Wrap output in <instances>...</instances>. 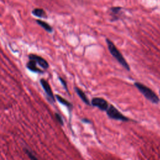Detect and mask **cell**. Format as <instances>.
<instances>
[{
	"mask_svg": "<svg viewBox=\"0 0 160 160\" xmlns=\"http://www.w3.org/2000/svg\"><path fill=\"white\" fill-rule=\"evenodd\" d=\"M36 22H37V24L38 25L41 26L48 32L51 33V32H52L53 31L52 27L49 24H48V22H46L45 21H43L42 20H40V19H37L36 20Z\"/></svg>",
	"mask_w": 160,
	"mask_h": 160,
	"instance_id": "11",
	"label": "cell"
},
{
	"mask_svg": "<svg viewBox=\"0 0 160 160\" xmlns=\"http://www.w3.org/2000/svg\"><path fill=\"white\" fill-rule=\"evenodd\" d=\"M26 66L29 71L33 72H37L40 74H43L44 72V71L39 68L36 62L32 59H29L28 62L26 63Z\"/></svg>",
	"mask_w": 160,
	"mask_h": 160,
	"instance_id": "7",
	"label": "cell"
},
{
	"mask_svg": "<svg viewBox=\"0 0 160 160\" xmlns=\"http://www.w3.org/2000/svg\"><path fill=\"white\" fill-rule=\"evenodd\" d=\"M39 82H40V84H41L42 89H44L49 102H51L52 103L54 102H55V97L53 94L51 86L49 84V82H48V81L46 80L45 79L42 78L40 79Z\"/></svg>",
	"mask_w": 160,
	"mask_h": 160,
	"instance_id": "4",
	"label": "cell"
},
{
	"mask_svg": "<svg viewBox=\"0 0 160 160\" xmlns=\"http://www.w3.org/2000/svg\"><path fill=\"white\" fill-rule=\"evenodd\" d=\"M56 99L59 102H60L61 104H62V105L64 106H66V107H68V108L71 109L72 108V104L70 102H69L68 100H66V99H64V98H62V96H61L60 95H58V94H56L55 96Z\"/></svg>",
	"mask_w": 160,
	"mask_h": 160,
	"instance_id": "12",
	"label": "cell"
},
{
	"mask_svg": "<svg viewBox=\"0 0 160 160\" xmlns=\"http://www.w3.org/2000/svg\"><path fill=\"white\" fill-rule=\"evenodd\" d=\"M134 85L141 92V94L151 102L154 104H157L159 102V99L158 96L149 87L139 82H135L134 83Z\"/></svg>",
	"mask_w": 160,
	"mask_h": 160,
	"instance_id": "2",
	"label": "cell"
},
{
	"mask_svg": "<svg viewBox=\"0 0 160 160\" xmlns=\"http://www.w3.org/2000/svg\"><path fill=\"white\" fill-rule=\"evenodd\" d=\"M32 14L36 17L40 18H46L48 17L46 12L43 9L41 8H34L32 11Z\"/></svg>",
	"mask_w": 160,
	"mask_h": 160,
	"instance_id": "10",
	"label": "cell"
},
{
	"mask_svg": "<svg viewBox=\"0 0 160 160\" xmlns=\"http://www.w3.org/2000/svg\"><path fill=\"white\" fill-rule=\"evenodd\" d=\"M159 94H160V90H159Z\"/></svg>",
	"mask_w": 160,
	"mask_h": 160,
	"instance_id": "16",
	"label": "cell"
},
{
	"mask_svg": "<svg viewBox=\"0 0 160 160\" xmlns=\"http://www.w3.org/2000/svg\"><path fill=\"white\" fill-rule=\"evenodd\" d=\"M91 104L102 111H106L109 107L108 102L102 98H94L91 100Z\"/></svg>",
	"mask_w": 160,
	"mask_h": 160,
	"instance_id": "6",
	"label": "cell"
},
{
	"mask_svg": "<svg viewBox=\"0 0 160 160\" xmlns=\"http://www.w3.org/2000/svg\"><path fill=\"white\" fill-rule=\"evenodd\" d=\"M74 89H75V91H76V92L77 93V94H78V95L79 96V97L81 98V99L84 103H86V104L89 105V104H90V102H89V100H88V98H87L86 94L84 93V92L82 89H81L80 88H79L78 87H75Z\"/></svg>",
	"mask_w": 160,
	"mask_h": 160,
	"instance_id": "9",
	"label": "cell"
},
{
	"mask_svg": "<svg viewBox=\"0 0 160 160\" xmlns=\"http://www.w3.org/2000/svg\"><path fill=\"white\" fill-rule=\"evenodd\" d=\"M59 80L60 81V82H61V84L62 85V86L64 87V89L67 91V92H68V86H67V82H66V81L62 78H61V77H59Z\"/></svg>",
	"mask_w": 160,
	"mask_h": 160,
	"instance_id": "14",
	"label": "cell"
},
{
	"mask_svg": "<svg viewBox=\"0 0 160 160\" xmlns=\"http://www.w3.org/2000/svg\"><path fill=\"white\" fill-rule=\"evenodd\" d=\"M28 58H29V59L34 60L36 62L37 65H39L40 68L44 71V69L45 70L47 69L49 66V63L44 58H43L42 57L38 56L36 54H29Z\"/></svg>",
	"mask_w": 160,
	"mask_h": 160,
	"instance_id": "5",
	"label": "cell"
},
{
	"mask_svg": "<svg viewBox=\"0 0 160 160\" xmlns=\"http://www.w3.org/2000/svg\"><path fill=\"white\" fill-rule=\"evenodd\" d=\"M0 15H1V14H0Z\"/></svg>",
	"mask_w": 160,
	"mask_h": 160,
	"instance_id": "17",
	"label": "cell"
},
{
	"mask_svg": "<svg viewBox=\"0 0 160 160\" xmlns=\"http://www.w3.org/2000/svg\"><path fill=\"white\" fill-rule=\"evenodd\" d=\"M107 114L108 116L112 119L116 120H121L124 121H128V119L124 116L122 114H121L114 106L110 105L106 110Z\"/></svg>",
	"mask_w": 160,
	"mask_h": 160,
	"instance_id": "3",
	"label": "cell"
},
{
	"mask_svg": "<svg viewBox=\"0 0 160 160\" xmlns=\"http://www.w3.org/2000/svg\"><path fill=\"white\" fill-rule=\"evenodd\" d=\"M24 151L25 152V153L26 154V155L28 156V158L30 159V160H39L36 155H34V154L28 148H24Z\"/></svg>",
	"mask_w": 160,
	"mask_h": 160,
	"instance_id": "13",
	"label": "cell"
},
{
	"mask_svg": "<svg viewBox=\"0 0 160 160\" xmlns=\"http://www.w3.org/2000/svg\"><path fill=\"white\" fill-rule=\"evenodd\" d=\"M122 9V8L121 6H113L109 9V14L112 18V21H115L119 19Z\"/></svg>",
	"mask_w": 160,
	"mask_h": 160,
	"instance_id": "8",
	"label": "cell"
},
{
	"mask_svg": "<svg viewBox=\"0 0 160 160\" xmlns=\"http://www.w3.org/2000/svg\"><path fill=\"white\" fill-rule=\"evenodd\" d=\"M55 117H56V119H57V121H58V122L61 124V125H63V120H62V118L61 117V116L58 114V113H55Z\"/></svg>",
	"mask_w": 160,
	"mask_h": 160,
	"instance_id": "15",
	"label": "cell"
},
{
	"mask_svg": "<svg viewBox=\"0 0 160 160\" xmlns=\"http://www.w3.org/2000/svg\"><path fill=\"white\" fill-rule=\"evenodd\" d=\"M106 42L108 46V49L110 52V54L114 58V59L119 62L120 65H121L126 70L130 71V66L121 52L117 48L113 42L108 38L106 39Z\"/></svg>",
	"mask_w": 160,
	"mask_h": 160,
	"instance_id": "1",
	"label": "cell"
}]
</instances>
